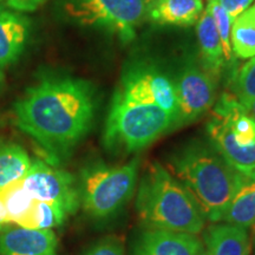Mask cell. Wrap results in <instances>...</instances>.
I'll return each instance as SVG.
<instances>
[{
	"mask_svg": "<svg viewBox=\"0 0 255 255\" xmlns=\"http://www.w3.org/2000/svg\"><path fill=\"white\" fill-rule=\"evenodd\" d=\"M97 102L90 83L72 77H46L14 104L19 129L52 158L59 159L90 131Z\"/></svg>",
	"mask_w": 255,
	"mask_h": 255,
	"instance_id": "6da1fadb",
	"label": "cell"
},
{
	"mask_svg": "<svg viewBox=\"0 0 255 255\" xmlns=\"http://www.w3.org/2000/svg\"><path fill=\"white\" fill-rule=\"evenodd\" d=\"M165 168L189 190L210 222H220L242 180L210 142L183 145L169 156Z\"/></svg>",
	"mask_w": 255,
	"mask_h": 255,
	"instance_id": "7a4b0ae2",
	"label": "cell"
},
{
	"mask_svg": "<svg viewBox=\"0 0 255 255\" xmlns=\"http://www.w3.org/2000/svg\"><path fill=\"white\" fill-rule=\"evenodd\" d=\"M136 210L144 228L199 235L207 226L189 190L167 168L152 162L138 178Z\"/></svg>",
	"mask_w": 255,
	"mask_h": 255,
	"instance_id": "3957f363",
	"label": "cell"
},
{
	"mask_svg": "<svg viewBox=\"0 0 255 255\" xmlns=\"http://www.w3.org/2000/svg\"><path fill=\"white\" fill-rule=\"evenodd\" d=\"M175 127L167 111L150 103L123 98L115 92L103 131L104 145L123 155L146 148Z\"/></svg>",
	"mask_w": 255,
	"mask_h": 255,
	"instance_id": "277c9868",
	"label": "cell"
},
{
	"mask_svg": "<svg viewBox=\"0 0 255 255\" xmlns=\"http://www.w3.org/2000/svg\"><path fill=\"white\" fill-rule=\"evenodd\" d=\"M207 135L235 171L255 178V121L231 92H223L215 101Z\"/></svg>",
	"mask_w": 255,
	"mask_h": 255,
	"instance_id": "5b68a950",
	"label": "cell"
},
{
	"mask_svg": "<svg viewBox=\"0 0 255 255\" xmlns=\"http://www.w3.org/2000/svg\"><path fill=\"white\" fill-rule=\"evenodd\" d=\"M139 158L123 164L96 162L84 167L77 180L79 203L85 214L97 221L119 215L135 194Z\"/></svg>",
	"mask_w": 255,
	"mask_h": 255,
	"instance_id": "8992f818",
	"label": "cell"
},
{
	"mask_svg": "<svg viewBox=\"0 0 255 255\" xmlns=\"http://www.w3.org/2000/svg\"><path fill=\"white\" fill-rule=\"evenodd\" d=\"M64 8L81 24L104 28L126 44L146 18V0H64Z\"/></svg>",
	"mask_w": 255,
	"mask_h": 255,
	"instance_id": "52a82bcc",
	"label": "cell"
},
{
	"mask_svg": "<svg viewBox=\"0 0 255 255\" xmlns=\"http://www.w3.org/2000/svg\"><path fill=\"white\" fill-rule=\"evenodd\" d=\"M115 92L127 100L157 105L176 122L177 102L174 82L154 66L145 64L130 66Z\"/></svg>",
	"mask_w": 255,
	"mask_h": 255,
	"instance_id": "ba28073f",
	"label": "cell"
},
{
	"mask_svg": "<svg viewBox=\"0 0 255 255\" xmlns=\"http://www.w3.org/2000/svg\"><path fill=\"white\" fill-rule=\"evenodd\" d=\"M24 186L34 200L55 203L69 215L75 214L81 207L76 177L41 159L31 162V167L24 178Z\"/></svg>",
	"mask_w": 255,
	"mask_h": 255,
	"instance_id": "9c48e42d",
	"label": "cell"
},
{
	"mask_svg": "<svg viewBox=\"0 0 255 255\" xmlns=\"http://www.w3.org/2000/svg\"><path fill=\"white\" fill-rule=\"evenodd\" d=\"M177 102L175 128L195 122L216 101V78L195 64L184 66L174 82Z\"/></svg>",
	"mask_w": 255,
	"mask_h": 255,
	"instance_id": "30bf717a",
	"label": "cell"
},
{
	"mask_svg": "<svg viewBox=\"0 0 255 255\" xmlns=\"http://www.w3.org/2000/svg\"><path fill=\"white\" fill-rule=\"evenodd\" d=\"M0 255H59L52 229L8 225L0 231Z\"/></svg>",
	"mask_w": 255,
	"mask_h": 255,
	"instance_id": "8fae6325",
	"label": "cell"
},
{
	"mask_svg": "<svg viewBox=\"0 0 255 255\" xmlns=\"http://www.w3.org/2000/svg\"><path fill=\"white\" fill-rule=\"evenodd\" d=\"M201 248L197 235L144 228L136 238L131 255H196Z\"/></svg>",
	"mask_w": 255,
	"mask_h": 255,
	"instance_id": "7c38bea8",
	"label": "cell"
},
{
	"mask_svg": "<svg viewBox=\"0 0 255 255\" xmlns=\"http://www.w3.org/2000/svg\"><path fill=\"white\" fill-rule=\"evenodd\" d=\"M207 255H251L248 229L226 222H212L202 232Z\"/></svg>",
	"mask_w": 255,
	"mask_h": 255,
	"instance_id": "4fadbf2b",
	"label": "cell"
},
{
	"mask_svg": "<svg viewBox=\"0 0 255 255\" xmlns=\"http://www.w3.org/2000/svg\"><path fill=\"white\" fill-rule=\"evenodd\" d=\"M203 9L202 0H146V18L159 25L190 26Z\"/></svg>",
	"mask_w": 255,
	"mask_h": 255,
	"instance_id": "5bb4252c",
	"label": "cell"
},
{
	"mask_svg": "<svg viewBox=\"0 0 255 255\" xmlns=\"http://www.w3.org/2000/svg\"><path fill=\"white\" fill-rule=\"evenodd\" d=\"M30 23L26 17L12 11H0V69L14 63L23 52Z\"/></svg>",
	"mask_w": 255,
	"mask_h": 255,
	"instance_id": "9a60e30c",
	"label": "cell"
},
{
	"mask_svg": "<svg viewBox=\"0 0 255 255\" xmlns=\"http://www.w3.org/2000/svg\"><path fill=\"white\" fill-rule=\"evenodd\" d=\"M196 34L200 44L201 56L205 64L203 68L213 77L218 78L219 73H221L222 69L225 68L226 60L214 19L207 7L203 9L196 23Z\"/></svg>",
	"mask_w": 255,
	"mask_h": 255,
	"instance_id": "2e32d148",
	"label": "cell"
},
{
	"mask_svg": "<svg viewBox=\"0 0 255 255\" xmlns=\"http://www.w3.org/2000/svg\"><path fill=\"white\" fill-rule=\"evenodd\" d=\"M220 222L255 231V178L242 176Z\"/></svg>",
	"mask_w": 255,
	"mask_h": 255,
	"instance_id": "e0dca14e",
	"label": "cell"
},
{
	"mask_svg": "<svg viewBox=\"0 0 255 255\" xmlns=\"http://www.w3.org/2000/svg\"><path fill=\"white\" fill-rule=\"evenodd\" d=\"M32 159L23 146L0 143V190L8 184L24 180Z\"/></svg>",
	"mask_w": 255,
	"mask_h": 255,
	"instance_id": "ac0fdd59",
	"label": "cell"
},
{
	"mask_svg": "<svg viewBox=\"0 0 255 255\" xmlns=\"http://www.w3.org/2000/svg\"><path fill=\"white\" fill-rule=\"evenodd\" d=\"M231 43L237 58L251 59L255 56V1L232 23Z\"/></svg>",
	"mask_w": 255,
	"mask_h": 255,
	"instance_id": "d6986e66",
	"label": "cell"
},
{
	"mask_svg": "<svg viewBox=\"0 0 255 255\" xmlns=\"http://www.w3.org/2000/svg\"><path fill=\"white\" fill-rule=\"evenodd\" d=\"M0 201L9 225L19 226L33 208L34 197L24 186V180L8 184L0 190Z\"/></svg>",
	"mask_w": 255,
	"mask_h": 255,
	"instance_id": "ffe728a7",
	"label": "cell"
},
{
	"mask_svg": "<svg viewBox=\"0 0 255 255\" xmlns=\"http://www.w3.org/2000/svg\"><path fill=\"white\" fill-rule=\"evenodd\" d=\"M69 216L62 207L36 200L30 214L19 226L30 229H52L62 226Z\"/></svg>",
	"mask_w": 255,
	"mask_h": 255,
	"instance_id": "44dd1931",
	"label": "cell"
},
{
	"mask_svg": "<svg viewBox=\"0 0 255 255\" xmlns=\"http://www.w3.org/2000/svg\"><path fill=\"white\" fill-rule=\"evenodd\" d=\"M231 88V94L247 109L248 105L255 100V56L233 77Z\"/></svg>",
	"mask_w": 255,
	"mask_h": 255,
	"instance_id": "7402d4cb",
	"label": "cell"
},
{
	"mask_svg": "<svg viewBox=\"0 0 255 255\" xmlns=\"http://www.w3.org/2000/svg\"><path fill=\"white\" fill-rule=\"evenodd\" d=\"M207 9L209 13L212 14L213 19H214L215 27L218 30L220 40L222 44L223 56H225L226 63H233L235 59L234 53L232 50V43H231V30H232V23L233 21L229 18V15L226 13V11L221 7L219 4L218 0H208L207 4Z\"/></svg>",
	"mask_w": 255,
	"mask_h": 255,
	"instance_id": "603a6c76",
	"label": "cell"
},
{
	"mask_svg": "<svg viewBox=\"0 0 255 255\" xmlns=\"http://www.w3.org/2000/svg\"><path fill=\"white\" fill-rule=\"evenodd\" d=\"M84 255H124V245L119 238H104L92 245Z\"/></svg>",
	"mask_w": 255,
	"mask_h": 255,
	"instance_id": "cb8c5ba5",
	"label": "cell"
},
{
	"mask_svg": "<svg viewBox=\"0 0 255 255\" xmlns=\"http://www.w3.org/2000/svg\"><path fill=\"white\" fill-rule=\"evenodd\" d=\"M254 1L255 0H218L232 21H234L242 12L246 11Z\"/></svg>",
	"mask_w": 255,
	"mask_h": 255,
	"instance_id": "d4e9b609",
	"label": "cell"
},
{
	"mask_svg": "<svg viewBox=\"0 0 255 255\" xmlns=\"http://www.w3.org/2000/svg\"><path fill=\"white\" fill-rule=\"evenodd\" d=\"M9 8L17 12H33L45 4L46 0H5Z\"/></svg>",
	"mask_w": 255,
	"mask_h": 255,
	"instance_id": "484cf974",
	"label": "cell"
},
{
	"mask_svg": "<svg viewBox=\"0 0 255 255\" xmlns=\"http://www.w3.org/2000/svg\"><path fill=\"white\" fill-rule=\"evenodd\" d=\"M8 225H9V223L7 221V218H6L4 207H2L1 201H0V231H1L2 228H5L6 226H8Z\"/></svg>",
	"mask_w": 255,
	"mask_h": 255,
	"instance_id": "4316f807",
	"label": "cell"
},
{
	"mask_svg": "<svg viewBox=\"0 0 255 255\" xmlns=\"http://www.w3.org/2000/svg\"><path fill=\"white\" fill-rule=\"evenodd\" d=\"M247 110H248V113L251 114V116L253 117L254 119V121H255V100L252 102V103L248 105V108H247Z\"/></svg>",
	"mask_w": 255,
	"mask_h": 255,
	"instance_id": "83f0119b",
	"label": "cell"
},
{
	"mask_svg": "<svg viewBox=\"0 0 255 255\" xmlns=\"http://www.w3.org/2000/svg\"><path fill=\"white\" fill-rule=\"evenodd\" d=\"M4 79H5V77H4V73H2L1 71H0V87H1L2 83H4Z\"/></svg>",
	"mask_w": 255,
	"mask_h": 255,
	"instance_id": "f1b7e54d",
	"label": "cell"
},
{
	"mask_svg": "<svg viewBox=\"0 0 255 255\" xmlns=\"http://www.w3.org/2000/svg\"><path fill=\"white\" fill-rule=\"evenodd\" d=\"M196 255H207L206 252H205V248H203V245H202V248H201L200 252Z\"/></svg>",
	"mask_w": 255,
	"mask_h": 255,
	"instance_id": "f546056e",
	"label": "cell"
},
{
	"mask_svg": "<svg viewBox=\"0 0 255 255\" xmlns=\"http://www.w3.org/2000/svg\"><path fill=\"white\" fill-rule=\"evenodd\" d=\"M254 255H255V238H254Z\"/></svg>",
	"mask_w": 255,
	"mask_h": 255,
	"instance_id": "4dcf8cb0",
	"label": "cell"
},
{
	"mask_svg": "<svg viewBox=\"0 0 255 255\" xmlns=\"http://www.w3.org/2000/svg\"><path fill=\"white\" fill-rule=\"evenodd\" d=\"M0 1H2V0H0Z\"/></svg>",
	"mask_w": 255,
	"mask_h": 255,
	"instance_id": "1f68e13d",
	"label": "cell"
}]
</instances>
